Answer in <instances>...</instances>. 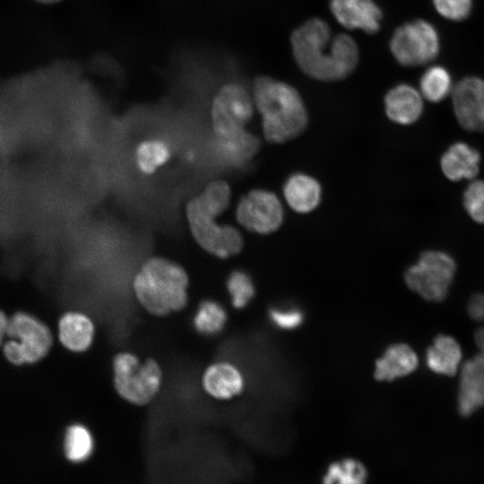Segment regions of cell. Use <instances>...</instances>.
<instances>
[{
    "mask_svg": "<svg viewBox=\"0 0 484 484\" xmlns=\"http://www.w3.org/2000/svg\"><path fill=\"white\" fill-rule=\"evenodd\" d=\"M290 44L300 70L315 80H342L359 63L354 39L348 33L333 36L329 24L321 18H310L298 26L291 33Z\"/></svg>",
    "mask_w": 484,
    "mask_h": 484,
    "instance_id": "1",
    "label": "cell"
},
{
    "mask_svg": "<svg viewBox=\"0 0 484 484\" xmlns=\"http://www.w3.org/2000/svg\"><path fill=\"white\" fill-rule=\"evenodd\" d=\"M385 113L393 122L408 125L416 122L423 112V100L419 91L409 84L392 88L385 97Z\"/></svg>",
    "mask_w": 484,
    "mask_h": 484,
    "instance_id": "15",
    "label": "cell"
},
{
    "mask_svg": "<svg viewBox=\"0 0 484 484\" xmlns=\"http://www.w3.org/2000/svg\"><path fill=\"white\" fill-rule=\"evenodd\" d=\"M419 359L411 347L395 343L386 349L383 357L376 360L375 377L379 381H393L414 372Z\"/></svg>",
    "mask_w": 484,
    "mask_h": 484,
    "instance_id": "18",
    "label": "cell"
},
{
    "mask_svg": "<svg viewBox=\"0 0 484 484\" xmlns=\"http://www.w3.org/2000/svg\"><path fill=\"white\" fill-rule=\"evenodd\" d=\"M320 184L306 174H294L285 182L283 194L288 204L297 212L315 210L321 201Z\"/></svg>",
    "mask_w": 484,
    "mask_h": 484,
    "instance_id": "20",
    "label": "cell"
},
{
    "mask_svg": "<svg viewBox=\"0 0 484 484\" xmlns=\"http://www.w3.org/2000/svg\"><path fill=\"white\" fill-rule=\"evenodd\" d=\"M9 318L0 310V345L4 344L8 327Z\"/></svg>",
    "mask_w": 484,
    "mask_h": 484,
    "instance_id": "32",
    "label": "cell"
},
{
    "mask_svg": "<svg viewBox=\"0 0 484 484\" xmlns=\"http://www.w3.org/2000/svg\"><path fill=\"white\" fill-rule=\"evenodd\" d=\"M329 7L345 29L373 34L379 30L383 13L374 0H330Z\"/></svg>",
    "mask_w": 484,
    "mask_h": 484,
    "instance_id": "12",
    "label": "cell"
},
{
    "mask_svg": "<svg viewBox=\"0 0 484 484\" xmlns=\"http://www.w3.org/2000/svg\"><path fill=\"white\" fill-rule=\"evenodd\" d=\"M169 157V147L158 140L142 143L135 152L137 166L145 174L153 173L159 167L165 164Z\"/></svg>",
    "mask_w": 484,
    "mask_h": 484,
    "instance_id": "26",
    "label": "cell"
},
{
    "mask_svg": "<svg viewBox=\"0 0 484 484\" xmlns=\"http://www.w3.org/2000/svg\"><path fill=\"white\" fill-rule=\"evenodd\" d=\"M202 386L211 397L228 400L242 392L244 378L234 365L225 361L215 362L204 370Z\"/></svg>",
    "mask_w": 484,
    "mask_h": 484,
    "instance_id": "16",
    "label": "cell"
},
{
    "mask_svg": "<svg viewBox=\"0 0 484 484\" xmlns=\"http://www.w3.org/2000/svg\"><path fill=\"white\" fill-rule=\"evenodd\" d=\"M452 101L462 127L484 132V79L471 76L459 81L453 89Z\"/></svg>",
    "mask_w": 484,
    "mask_h": 484,
    "instance_id": "11",
    "label": "cell"
},
{
    "mask_svg": "<svg viewBox=\"0 0 484 484\" xmlns=\"http://www.w3.org/2000/svg\"><path fill=\"white\" fill-rule=\"evenodd\" d=\"M433 4L441 16L457 22L470 15L472 0H433Z\"/></svg>",
    "mask_w": 484,
    "mask_h": 484,
    "instance_id": "29",
    "label": "cell"
},
{
    "mask_svg": "<svg viewBox=\"0 0 484 484\" xmlns=\"http://www.w3.org/2000/svg\"><path fill=\"white\" fill-rule=\"evenodd\" d=\"M452 91V77L448 70L441 65L427 69L419 81V92L431 102L443 100Z\"/></svg>",
    "mask_w": 484,
    "mask_h": 484,
    "instance_id": "25",
    "label": "cell"
},
{
    "mask_svg": "<svg viewBox=\"0 0 484 484\" xmlns=\"http://www.w3.org/2000/svg\"><path fill=\"white\" fill-rule=\"evenodd\" d=\"M227 322L224 307L212 299L203 300L194 314L193 324L197 333L212 336L222 331Z\"/></svg>",
    "mask_w": 484,
    "mask_h": 484,
    "instance_id": "23",
    "label": "cell"
},
{
    "mask_svg": "<svg viewBox=\"0 0 484 484\" xmlns=\"http://www.w3.org/2000/svg\"><path fill=\"white\" fill-rule=\"evenodd\" d=\"M390 50L403 66L422 65L437 56L440 50L439 34L430 22L421 19L413 20L393 31Z\"/></svg>",
    "mask_w": 484,
    "mask_h": 484,
    "instance_id": "8",
    "label": "cell"
},
{
    "mask_svg": "<svg viewBox=\"0 0 484 484\" xmlns=\"http://www.w3.org/2000/svg\"><path fill=\"white\" fill-rule=\"evenodd\" d=\"M271 321L281 329L298 327L303 321L301 311L297 308H273L269 313Z\"/></svg>",
    "mask_w": 484,
    "mask_h": 484,
    "instance_id": "30",
    "label": "cell"
},
{
    "mask_svg": "<svg viewBox=\"0 0 484 484\" xmlns=\"http://www.w3.org/2000/svg\"><path fill=\"white\" fill-rule=\"evenodd\" d=\"M215 151L225 164L238 167L249 160L260 148L259 139L246 130L226 139L216 138Z\"/></svg>",
    "mask_w": 484,
    "mask_h": 484,
    "instance_id": "21",
    "label": "cell"
},
{
    "mask_svg": "<svg viewBox=\"0 0 484 484\" xmlns=\"http://www.w3.org/2000/svg\"><path fill=\"white\" fill-rule=\"evenodd\" d=\"M112 370L115 390L131 404L151 402L161 387L162 369L154 359L142 361L132 352H118L113 359Z\"/></svg>",
    "mask_w": 484,
    "mask_h": 484,
    "instance_id": "5",
    "label": "cell"
},
{
    "mask_svg": "<svg viewBox=\"0 0 484 484\" xmlns=\"http://www.w3.org/2000/svg\"><path fill=\"white\" fill-rule=\"evenodd\" d=\"M463 207L478 223H484V180H474L463 193Z\"/></svg>",
    "mask_w": 484,
    "mask_h": 484,
    "instance_id": "28",
    "label": "cell"
},
{
    "mask_svg": "<svg viewBox=\"0 0 484 484\" xmlns=\"http://www.w3.org/2000/svg\"><path fill=\"white\" fill-rule=\"evenodd\" d=\"M367 479V469L360 461L344 458L327 467L323 484H365Z\"/></svg>",
    "mask_w": 484,
    "mask_h": 484,
    "instance_id": "24",
    "label": "cell"
},
{
    "mask_svg": "<svg viewBox=\"0 0 484 484\" xmlns=\"http://www.w3.org/2000/svg\"><path fill=\"white\" fill-rule=\"evenodd\" d=\"M38 2H40L42 4H55L61 0H37Z\"/></svg>",
    "mask_w": 484,
    "mask_h": 484,
    "instance_id": "34",
    "label": "cell"
},
{
    "mask_svg": "<svg viewBox=\"0 0 484 484\" xmlns=\"http://www.w3.org/2000/svg\"><path fill=\"white\" fill-rule=\"evenodd\" d=\"M484 406V352L462 365L457 393V411L469 417Z\"/></svg>",
    "mask_w": 484,
    "mask_h": 484,
    "instance_id": "13",
    "label": "cell"
},
{
    "mask_svg": "<svg viewBox=\"0 0 484 484\" xmlns=\"http://www.w3.org/2000/svg\"><path fill=\"white\" fill-rule=\"evenodd\" d=\"M480 154L473 147L462 142L449 146L440 160L444 175L451 181L473 179L480 169Z\"/></svg>",
    "mask_w": 484,
    "mask_h": 484,
    "instance_id": "17",
    "label": "cell"
},
{
    "mask_svg": "<svg viewBox=\"0 0 484 484\" xmlns=\"http://www.w3.org/2000/svg\"><path fill=\"white\" fill-rule=\"evenodd\" d=\"M5 339L4 355L16 366L39 362L48 355L53 343L48 326L26 312H17L9 318Z\"/></svg>",
    "mask_w": 484,
    "mask_h": 484,
    "instance_id": "6",
    "label": "cell"
},
{
    "mask_svg": "<svg viewBox=\"0 0 484 484\" xmlns=\"http://www.w3.org/2000/svg\"><path fill=\"white\" fill-rule=\"evenodd\" d=\"M462 358V351L459 342L454 337L444 333L434 338L425 355L428 369L446 376L456 374Z\"/></svg>",
    "mask_w": 484,
    "mask_h": 484,
    "instance_id": "19",
    "label": "cell"
},
{
    "mask_svg": "<svg viewBox=\"0 0 484 484\" xmlns=\"http://www.w3.org/2000/svg\"><path fill=\"white\" fill-rule=\"evenodd\" d=\"M456 271L454 259L440 250H427L404 274L410 290L430 302H441L448 295Z\"/></svg>",
    "mask_w": 484,
    "mask_h": 484,
    "instance_id": "7",
    "label": "cell"
},
{
    "mask_svg": "<svg viewBox=\"0 0 484 484\" xmlns=\"http://www.w3.org/2000/svg\"><path fill=\"white\" fill-rule=\"evenodd\" d=\"M227 289L234 307H245L255 295V287L250 276L240 270L232 272L227 280Z\"/></svg>",
    "mask_w": 484,
    "mask_h": 484,
    "instance_id": "27",
    "label": "cell"
},
{
    "mask_svg": "<svg viewBox=\"0 0 484 484\" xmlns=\"http://www.w3.org/2000/svg\"><path fill=\"white\" fill-rule=\"evenodd\" d=\"M469 316L477 322L484 321V292L472 295L467 304Z\"/></svg>",
    "mask_w": 484,
    "mask_h": 484,
    "instance_id": "31",
    "label": "cell"
},
{
    "mask_svg": "<svg viewBox=\"0 0 484 484\" xmlns=\"http://www.w3.org/2000/svg\"><path fill=\"white\" fill-rule=\"evenodd\" d=\"M474 341L481 352H484V325L479 327L474 333Z\"/></svg>",
    "mask_w": 484,
    "mask_h": 484,
    "instance_id": "33",
    "label": "cell"
},
{
    "mask_svg": "<svg viewBox=\"0 0 484 484\" xmlns=\"http://www.w3.org/2000/svg\"><path fill=\"white\" fill-rule=\"evenodd\" d=\"M94 446V437L87 426L73 423L67 427L64 436V453L69 462H84L91 456Z\"/></svg>",
    "mask_w": 484,
    "mask_h": 484,
    "instance_id": "22",
    "label": "cell"
},
{
    "mask_svg": "<svg viewBox=\"0 0 484 484\" xmlns=\"http://www.w3.org/2000/svg\"><path fill=\"white\" fill-rule=\"evenodd\" d=\"M60 343L75 353L87 351L95 338V324L92 319L80 311H67L61 315L57 324Z\"/></svg>",
    "mask_w": 484,
    "mask_h": 484,
    "instance_id": "14",
    "label": "cell"
},
{
    "mask_svg": "<svg viewBox=\"0 0 484 484\" xmlns=\"http://www.w3.org/2000/svg\"><path fill=\"white\" fill-rule=\"evenodd\" d=\"M253 101L238 83L224 85L212 105V124L216 138H230L245 129L253 115Z\"/></svg>",
    "mask_w": 484,
    "mask_h": 484,
    "instance_id": "9",
    "label": "cell"
},
{
    "mask_svg": "<svg viewBox=\"0 0 484 484\" xmlns=\"http://www.w3.org/2000/svg\"><path fill=\"white\" fill-rule=\"evenodd\" d=\"M253 100L262 116L265 139L272 143L292 140L304 132L308 117L298 91L268 76L254 82Z\"/></svg>",
    "mask_w": 484,
    "mask_h": 484,
    "instance_id": "2",
    "label": "cell"
},
{
    "mask_svg": "<svg viewBox=\"0 0 484 484\" xmlns=\"http://www.w3.org/2000/svg\"><path fill=\"white\" fill-rule=\"evenodd\" d=\"M238 223L260 234H269L281 225L283 209L279 198L270 191L254 189L244 195L237 207Z\"/></svg>",
    "mask_w": 484,
    "mask_h": 484,
    "instance_id": "10",
    "label": "cell"
},
{
    "mask_svg": "<svg viewBox=\"0 0 484 484\" xmlns=\"http://www.w3.org/2000/svg\"><path fill=\"white\" fill-rule=\"evenodd\" d=\"M225 209L213 199L201 194L186 205V219L196 243L207 253L225 259L240 252L243 238L229 225H220L215 219Z\"/></svg>",
    "mask_w": 484,
    "mask_h": 484,
    "instance_id": "4",
    "label": "cell"
},
{
    "mask_svg": "<svg viewBox=\"0 0 484 484\" xmlns=\"http://www.w3.org/2000/svg\"><path fill=\"white\" fill-rule=\"evenodd\" d=\"M188 286L189 278L184 267L161 256L147 259L132 283L138 303L155 316L184 309L188 302Z\"/></svg>",
    "mask_w": 484,
    "mask_h": 484,
    "instance_id": "3",
    "label": "cell"
}]
</instances>
